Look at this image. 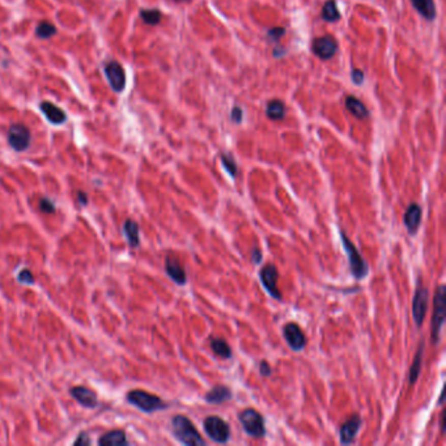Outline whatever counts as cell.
Masks as SVG:
<instances>
[{
    "mask_svg": "<svg viewBox=\"0 0 446 446\" xmlns=\"http://www.w3.org/2000/svg\"><path fill=\"white\" fill-rule=\"evenodd\" d=\"M70 393L72 395V398H75L85 408L92 409L98 406L97 394H96L95 391L91 390V389L84 388V386H75V388H71Z\"/></svg>",
    "mask_w": 446,
    "mask_h": 446,
    "instance_id": "obj_15",
    "label": "cell"
},
{
    "mask_svg": "<svg viewBox=\"0 0 446 446\" xmlns=\"http://www.w3.org/2000/svg\"><path fill=\"white\" fill-rule=\"evenodd\" d=\"M284 33H285L284 28H274L271 29V31H269L267 36H269L270 40L274 41V42H279V40L284 36Z\"/></svg>",
    "mask_w": 446,
    "mask_h": 446,
    "instance_id": "obj_32",
    "label": "cell"
},
{
    "mask_svg": "<svg viewBox=\"0 0 446 446\" xmlns=\"http://www.w3.org/2000/svg\"><path fill=\"white\" fill-rule=\"evenodd\" d=\"M322 19L324 21L335 22L340 19V13L338 10L335 0H327L322 7Z\"/></svg>",
    "mask_w": 446,
    "mask_h": 446,
    "instance_id": "obj_26",
    "label": "cell"
},
{
    "mask_svg": "<svg viewBox=\"0 0 446 446\" xmlns=\"http://www.w3.org/2000/svg\"><path fill=\"white\" fill-rule=\"evenodd\" d=\"M351 79L356 85H361L364 81V72L361 70H359V68H354V70H352Z\"/></svg>",
    "mask_w": 446,
    "mask_h": 446,
    "instance_id": "obj_34",
    "label": "cell"
},
{
    "mask_svg": "<svg viewBox=\"0 0 446 446\" xmlns=\"http://www.w3.org/2000/svg\"><path fill=\"white\" fill-rule=\"evenodd\" d=\"M232 121L234 123H241L242 121V109L240 106H234L232 110Z\"/></svg>",
    "mask_w": 446,
    "mask_h": 446,
    "instance_id": "obj_38",
    "label": "cell"
},
{
    "mask_svg": "<svg viewBox=\"0 0 446 446\" xmlns=\"http://www.w3.org/2000/svg\"><path fill=\"white\" fill-rule=\"evenodd\" d=\"M446 310V288L440 285L436 289L433 300V315H432V343L437 344L440 342V335L445 324Z\"/></svg>",
    "mask_w": 446,
    "mask_h": 446,
    "instance_id": "obj_4",
    "label": "cell"
},
{
    "mask_svg": "<svg viewBox=\"0 0 446 446\" xmlns=\"http://www.w3.org/2000/svg\"><path fill=\"white\" fill-rule=\"evenodd\" d=\"M340 241H342V246L344 249V253L347 255V259H348L349 264V271H351L352 276H353L356 280H363V279L367 278L369 275V264L364 257L360 254L359 249L356 248V245L348 239V235L345 234L344 230H340Z\"/></svg>",
    "mask_w": 446,
    "mask_h": 446,
    "instance_id": "obj_2",
    "label": "cell"
},
{
    "mask_svg": "<svg viewBox=\"0 0 446 446\" xmlns=\"http://www.w3.org/2000/svg\"><path fill=\"white\" fill-rule=\"evenodd\" d=\"M221 164H223L224 169L226 170V173L230 175L232 178L237 177L239 174V166H237V162L233 159L232 155L229 153H223L221 155Z\"/></svg>",
    "mask_w": 446,
    "mask_h": 446,
    "instance_id": "obj_27",
    "label": "cell"
},
{
    "mask_svg": "<svg viewBox=\"0 0 446 446\" xmlns=\"http://www.w3.org/2000/svg\"><path fill=\"white\" fill-rule=\"evenodd\" d=\"M126 399L130 404L139 408L144 413H153L157 411H162L169 407L166 402L155 394H151L144 390H131L127 393Z\"/></svg>",
    "mask_w": 446,
    "mask_h": 446,
    "instance_id": "obj_3",
    "label": "cell"
},
{
    "mask_svg": "<svg viewBox=\"0 0 446 446\" xmlns=\"http://www.w3.org/2000/svg\"><path fill=\"white\" fill-rule=\"evenodd\" d=\"M40 109L41 111L45 114L47 121H49L50 123H52V125L55 126L63 125V123L66 122V120H67V115H66L65 111L62 110L59 106H56V105L51 104V102L49 101L41 102Z\"/></svg>",
    "mask_w": 446,
    "mask_h": 446,
    "instance_id": "obj_17",
    "label": "cell"
},
{
    "mask_svg": "<svg viewBox=\"0 0 446 446\" xmlns=\"http://www.w3.org/2000/svg\"><path fill=\"white\" fill-rule=\"evenodd\" d=\"M40 210L43 214H54L55 212V204L51 199L49 198H41L40 199Z\"/></svg>",
    "mask_w": 446,
    "mask_h": 446,
    "instance_id": "obj_30",
    "label": "cell"
},
{
    "mask_svg": "<svg viewBox=\"0 0 446 446\" xmlns=\"http://www.w3.org/2000/svg\"><path fill=\"white\" fill-rule=\"evenodd\" d=\"M56 33V28L52 24L47 21H42L36 29V34L37 37L43 38V40H47V38H51L54 34Z\"/></svg>",
    "mask_w": 446,
    "mask_h": 446,
    "instance_id": "obj_28",
    "label": "cell"
},
{
    "mask_svg": "<svg viewBox=\"0 0 446 446\" xmlns=\"http://www.w3.org/2000/svg\"><path fill=\"white\" fill-rule=\"evenodd\" d=\"M259 280L262 283L263 288L266 289L267 293L272 297V299L281 301L283 296H281L280 290L278 288V280H279V271L275 267V264H266L263 266L259 271Z\"/></svg>",
    "mask_w": 446,
    "mask_h": 446,
    "instance_id": "obj_8",
    "label": "cell"
},
{
    "mask_svg": "<svg viewBox=\"0 0 446 446\" xmlns=\"http://www.w3.org/2000/svg\"><path fill=\"white\" fill-rule=\"evenodd\" d=\"M266 115L271 121H280L285 115L284 104L279 100H272L266 106Z\"/></svg>",
    "mask_w": 446,
    "mask_h": 446,
    "instance_id": "obj_25",
    "label": "cell"
},
{
    "mask_svg": "<svg viewBox=\"0 0 446 446\" xmlns=\"http://www.w3.org/2000/svg\"><path fill=\"white\" fill-rule=\"evenodd\" d=\"M177 2H182V0H177Z\"/></svg>",
    "mask_w": 446,
    "mask_h": 446,
    "instance_id": "obj_40",
    "label": "cell"
},
{
    "mask_svg": "<svg viewBox=\"0 0 446 446\" xmlns=\"http://www.w3.org/2000/svg\"><path fill=\"white\" fill-rule=\"evenodd\" d=\"M239 420L242 425V429L248 436L253 438H262L266 436V423L262 413L258 412L257 409L246 408L241 411L239 415Z\"/></svg>",
    "mask_w": 446,
    "mask_h": 446,
    "instance_id": "obj_5",
    "label": "cell"
},
{
    "mask_svg": "<svg viewBox=\"0 0 446 446\" xmlns=\"http://www.w3.org/2000/svg\"><path fill=\"white\" fill-rule=\"evenodd\" d=\"M424 345L425 343L422 342L419 345L418 352L415 354V359L412 361V365L409 368V385H413L419 378V374H420V370H422L423 365V356H424Z\"/></svg>",
    "mask_w": 446,
    "mask_h": 446,
    "instance_id": "obj_22",
    "label": "cell"
},
{
    "mask_svg": "<svg viewBox=\"0 0 446 446\" xmlns=\"http://www.w3.org/2000/svg\"><path fill=\"white\" fill-rule=\"evenodd\" d=\"M211 349L216 356L220 359H230L232 358V348L229 343L223 338H212L211 339Z\"/></svg>",
    "mask_w": 446,
    "mask_h": 446,
    "instance_id": "obj_24",
    "label": "cell"
},
{
    "mask_svg": "<svg viewBox=\"0 0 446 446\" xmlns=\"http://www.w3.org/2000/svg\"><path fill=\"white\" fill-rule=\"evenodd\" d=\"M428 300H429V292L427 288L419 284L412 299V317L418 327H422L424 323L428 310Z\"/></svg>",
    "mask_w": 446,
    "mask_h": 446,
    "instance_id": "obj_9",
    "label": "cell"
},
{
    "mask_svg": "<svg viewBox=\"0 0 446 446\" xmlns=\"http://www.w3.org/2000/svg\"><path fill=\"white\" fill-rule=\"evenodd\" d=\"M233 393L228 386L216 385L205 394L204 399L210 404H221L232 399Z\"/></svg>",
    "mask_w": 446,
    "mask_h": 446,
    "instance_id": "obj_18",
    "label": "cell"
},
{
    "mask_svg": "<svg viewBox=\"0 0 446 446\" xmlns=\"http://www.w3.org/2000/svg\"><path fill=\"white\" fill-rule=\"evenodd\" d=\"M345 107H347V110L349 113L353 114L359 120H365V118L369 116V110L367 109V106L359 98L353 97V96H348L347 97V100H345Z\"/></svg>",
    "mask_w": 446,
    "mask_h": 446,
    "instance_id": "obj_21",
    "label": "cell"
},
{
    "mask_svg": "<svg viewBox=\"0 0 446 446\" xmlns=\"http://www.w3.org/2000/svg\"><path fill=\"white\" fill-rule=\"evenodd\" d=\"M105 75L114 92H122L126 86V74L118 62H109L105 66Z\"/></svg>",
    "mask_w": 446,
    "mask_h": 446,
    "instance_id": "obj_12",
    "label": "cell"
},
{
    "mask_svg": "<svg viewBox=\"0 0 446 446\" xmlns=\"http://www.w3.org/2000/svg\"><path fill=\"white\" fill-rule=\"evenodd\" d=\"M31 131L26 126L21 123H13L8 130V144L16 152L26 151L31 145Z\"/></svg>",
    "mask_w": 446,
    "mask_h": 446,
    "instance_id": "obj_7",
    "label": "cell"
},
{
    "mask_svg": "<svg viewBox=\"0 0 446 446\" xmlns=\"http://www.w3.org/2000/svg\"><path fill=\"white\" fill-rule=\"evenodd\" d=\"M123 233H125L130 248L136 249L140 246V228L136 221L132 219H127L123 224Z\"/></svg>",
    "mask_w": 446,
    "mask_h": 446,
    "instance_id": "obj_19",
    "label": "cell"
},
{
    "mask_svg": "<svg viewBox=\"0 0 446 446\" xmlns=\"http://www.w3.org/2000/svg\"><path fill=\"white\" fill-rule=\"evenodd\" d=\"M17 280H19V283L25 285L34 284V276L29 270H21L19 272V275H17Z\"/></svg>",
    "mask_w": 446,
    "mask_h": 446,
    "instance_id": "obj_31",
    "label": "cell"
},
{
    "mask_svg": "<svg viewBox=\"0 0 446 446\" xmlns=\"http://www.w3.org/2000/svg\"><path fill=\"white\" fill-rule=\"evenodd\" d=\"M441 420H440V427H441V432H442L443 433V431H445V412H442L441 413Z\"/></svg>",
    "mask_w": 446,
    "mask_h": 446,
    "instance_id": "obj_39",
    "label": "cell"
},
{
    "mask_svg": "<svg viewBox=\"0 0 446 446\" xmlns=\"http://www.w3.org/2000/svg\"><path fill=\"white\" fill-rule=\"evenodd\" d=\"M171 433L175 440L186 446H205L207 442L200 436L195 425L185 415H175L171 419Z\"/></svg>",
    "mask_w": 446,
    "mask_h": 446,
    "instance_id": "obj_1",
    "label": "cell"
},
{
    "mask_svg": "<svg viewBox=\"0 0 446 446\" xmlns=\"http://www.w3.org/2000/svg\"><path fill=\"white\" fill-rule=\"evenodd\" d=\"M262 258H263L262 250H260L259 248H257V246H254L253 250H251V262H253V264H255V266L260 264Z\"/></svg>",
    "mask_w": 446,
    "mask_h": 446,
    "instance_id": "obj_33",
    "label": "cell"
},
{
    "mask_svg": "<svg viewBox=\"0 0 446 446\" xmlns=\"http://www.w3.org/2000/svg\"><path fill=\"white\" fill-rule=\"evenodd\" d=\"M412 6L415 7L423 17L432 21L436 17V7H434L433 0H411Z\"/></svg>",
    "mask_w": 446,
    "mask_h": 446,
    "instance_id": "obj_23",
    "label": "cell"
},
{
    "mask_svg": "<svg viewBox=\"0 0 446 446\" xmlns=\"http://www.w3.org/2000/svg\"><path fill=\"white\" fill-rule=\"evenodd\" d=\"M363 425V419L359 415H352L339 428V440L342 445H351Z\"/></svg>",
    "mask_w": 446,
    "mask_h": 446,
    "instance_id": "obj_11",
    "label": "cell"
},
{
    "mask_svg": "<svg viewBox=\"0 0 446 446\" xmlns=\"http://www.w3.org/2000/svg\"><path fill=\"white\" fill-rule=\"evenodd\" d=\"M76 199H77V203H79L81 207H85V205H88L89 199H88V195H86V193H84V191H80L79 190V191L76 193Z\"/></svg>",
    "mask_w": 446,
    "mask_h": 446,
    "instance_id": "obj_37",
    "label": "cell"
},
{
    "mask_svg": "<svg viewBox=\"0 0 446 446\" xmlns=\"http://www.w3.org/2000/svg\"><path fill=\"white\" fill-rule=\"evenodd\" d=\"M141 19L148 25H157L161 21V12L159 10H141Z\"/></svg>",
    "mask_w": 446,
    "mask_h": 446,
    "instance_id": "obj_29",
    "label": "cell"
},
{
    "mask_svg": "<svg viewBox=\"0 0 446 446\" xmlns=\"http://www.w3.org/2000/svg\"><path fill=\"white\" fill-rule=\"evenodd\" d=\"M271 367H270V364L267 361H260L259 364V373L262 377H270L271 376Z\"/></svg>",
    "mask_w": 446,
    "mask_h": 446,
    "instance_id": "obj_36",
    "label": "cell"
},
{
    "mask_svg": "<svg viewBox=\"0 0 446 446\" xmlns=\"http://www.w3.org/2000/svg\"><path fill=\"white\" fill-rule=\"evenodd\" d=\"M91 443H92V441H91L88 433H85V432H81L77 436L76 440L74 441V445H91Z\"/></svg>",
    "mask_w": 446,
    "mask_h": 446,
    "instance_id": "obj_35",
    "label": "cell"
},
{
    "mask_svg": "<svg viewBox=\"0 0 446 446\" xmlns=\"http://www.w3.org/2000/svg\"><path fill=\"white\" fill-rule=\"evenodd\" d=\"M204 432L212 441L217 443H226L230 438L229 424L220 416H208L203 420Z\"/></svg>",
    "mask_w": 446,
    "mask_h": 446,
    "instance_id": "obj_6",
    "label": "cell"
},
{
    "mask_svg": "<svg viewBox=\"0 0 446 446\" xmlns=\"http://www.w3.org/2000/svg\"><path fill=\"white\" fill-rule=\"evenodd\" d=\"M283 336L289 348L294 352H301L306 347V336L301 327L294 322H289L283 327Z\"/></svg>",
    "mask_w": 446,
    "mask_h": 446,
    "instance_id": "obj_10",
    "label": "cell"
},
{
    "mask_svg": "<svg viewBox=\"0 0 446 446\" xmlns=\"http://www.w3.org/2000/svg\"><path fill=\"white\" fill-rule=\"evenodd\" d=\"M312 50L318 58L327 61V59H331L335 52L338 51V43L330 36H323V37L315 38L313 41Z\"/></svg>",
    "mask_w": 446,
    "mask_h": 446,
    "instance_id": "obj_13",
    "label": "cell"
},
{
    "mask_svg": "<svg viewBox=\"0 0 446 446\" xmlns=\"http://www.w3.org/2000/svg\"><path fill=\"white\" fill-rule=\"evenodd\" d=\"M165 272L166 275L170 278L171 281H174L177 285H185L187 283L186 271L181 263L175 258L168 257L165 259Z\"/></svg>",
    "mask_w": 446,
    "mask_h": 446,
    "instance_id": "obj_16",
    "label": "cell"
},
{
    "mask_svg": "<svg viewBox=\"0 0 446 446\" xmlns=\"http://www.w3.org/2000/svg\"><path fill=\"white\" fill-rule=\"evenodd\" d=\"M423 210L418 203H411L407 207L406 212L403 215V223L406 226L408 234L415 235L419 230V226L422 224Z\"/></svg>",
    "mask_w": 446,
    "mask_h": 446,
    "instance_id": "obj_14",
    "label": "cell"
},
{
    "mask_svg": "<svg viewBox=\"0 0 446 446\" xmlns=\"http://www.w3.org/2000/svg\"><path fill=\"white\" fill-rule=\"evenodd\" d=\"M98 445L102 446H127L129 441L122 429H114L100 437Z\"/></svg>",
    "mask_w": 446,
    "mask_h": 446,
    "instance_id": "obj_20",
    "label": "cell"
}]
</instances>
